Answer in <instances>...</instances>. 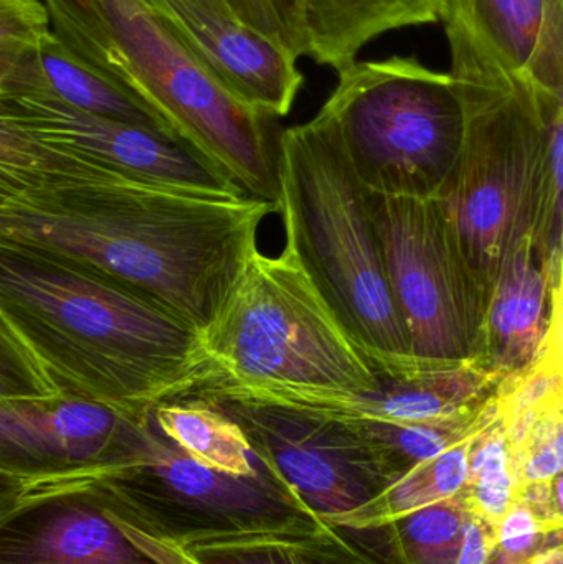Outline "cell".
Segmentation results:
<instances>
[{"label":"cell","instance_id":"cell-1","mask_svg":"<svg viewBox=\"0 0 563 564\" xmlns=\"http://www.w3.org/2000/svg\"><path fill=\"white\" fill-rule=\"evenodd\" d=\"M281 207L122 177L0 122V243L116 282L198 332Z\"/></svg>","mask_w":563,"mask_h":564},{"label":"cell","instance_id":"cell-2","mask_svg":"<svg viewBox=\"0 0 563 564\" xmlns=\"http://www.w3.org/2000/svg\"><path fill=\"white\" fill-rule=\"evenodd\" d=\"M201 332L58 258L0 243V400L82 398L132 414L207 380Z\"/></svg>","mask_w":563,"mask_h":564},{"label":"cell","instance_id":"cell-3","mask_svg":"<svg viewBox=\"0 0 563 564\" xmlns=\"http://www.w3.org/2000/svg\"><path fill=\"white\" fill-rule=\"evenodd\" d=\"M53 32L248 197L281 207L271 118L237 98L144 0H45Z\"/></svg>","mask_w":563,"mask_h":564},{"label":"cell","instance_id":"cell-4","mask_svg":"<svg viewBox=\"0 0 563 564\" xmlns=\"http://www.w3.org/2000/svg\"><path fill=\"white\" fill-rule=\"evenodd\" d=\"M278 169L286 247L377 375L407 377L436 367L413 354L387 274L369 192L321 112L281 132Z\"/></svg>","mask_w":563,"mask_h":564},{"label":"cell","instance_id":"cell-5","mask_svg":"<svg viewBox=\"0 0 563 564\" xmlns=\"http://www.w3.org/2000/svg\"><path fill=\"white\" fill-rule=\"evenodd\" d=\"M201 337L208 360L201 388L329 406L379 387L376 368L286 245L278 257L251 253Z\"/></svg>","mask_w":563,"mask_h":564},{"label":"cell","instance_id":"cell-6","mask_svg":"<svg viewBox=\"0 0 563 564\" xmlns=\"http://www.w3.org/2000/svg\"><path fill=\"white\" fill-rule=\"evenodd\" d=\"M445 29L450 73L465 106V139L439 200L463 258L489 297L512 251L534 241L544 128L529 78L508 72L459 23L446 20Z\"/></svg>","mask_w":563,"mask_h":564},{"label":"cell","instance_id":"cell-7","mask_svg":"<svg viewBox=\"0 0 563 564\" xmlns=\"http://www.w3.org/2000/svg\"><path fill=\"white\" fill-rule=\"evenodd\" d=\"M337 76L320 112L360 185L382 197H442L465 139V106L452 73L392 56L356 62Z\"/></svg>","mask_w":563,"mask_h":564},{"label":"cell","instance_id":"cell-8","mask_svg":"<svg viewBox=\"0 0 563 564\" xmlns=\"http://www.w3.org/2000/svg\"><path fill=\"white\" fill-rule=\"evenodd\" d=\"M79 479L95 484L116 506L184 549L238 536L307 539L324 527L264 467L250 476L212 469L165 440L154 421L139 459Z\"/></svg>","mask_w":563,"mask_h":564},{"label":"cell","instance_id":"cell-9","mask_svg":"<svg viewBox=\"0 0 563 564\" xmlns=\"http://www.w3.org/2000/svg\"><path fill=\"white\" fill-rule=\"evenodd\" d=\"M191 397L237 421L258 464L324 525H340L399 479L386 451L346 414L228 388Z\"/></svg>","mask_w":563,"mask_h":564},{"label":"cell","instance_id":"cell-10","mask_svg":"<svg viewBox=\"0 0 563 564\" xmlns=\"http://www.w3.org/2000/svg\"><path fill=\"white\" fill-rule=\"evenodd\" d=\"M369 195L413 354L425 364H479L489 297L463 258L442 202Z\"/></svg>","mask_w":563,"mask_h":564},{"label":"cell","instance_id":"cell-11","mask_svg":"<svg viewBox=\"0 0 563 564\" xmlns=\"http://www.w3.org/2000/svg\"><path fill=\"white\" fill-rule=\"evenodd\" d=\"M152 411L132 414L82 398L0 400V487L95 476L139 459Z\"/></svg>","mask_w":563,"mask_h":564},{"label":"cell","instance_id":"cell-12","mask_svg":"<svg viewBox=\"0 0 563 564\" xmlns=\"http://www.w3.org/2000/svg\"><path fill=\"white\" fill-rule=\"evenodd\" d=\"M0 121L132 181L210 197H248L181 142L52 96L0 98Z\"/></svg>","mask_w":563,"mask_h":564},{"label":"cell","instance_id":"cell-13","mask_svg":"<svg viewBox=\"0 0 563 564\" xmlns=\"http://www.w3.org/2000/svg\"><path fill=\"white\" fill-rule=\"evenodd\" d=\"M0 564H159L118 525L88 480L0 489Z\"/></svg>","mask_w":563,"mask_h":564},{"label":"cell","instance_id":"cell-14","mask_svg":"<svg viewBox=\"0 0 563 564\" xmlns=\"http://www.w3.org/2000/svg\"><path fill=\"white\" fill-rule=\"evenodd\" d=\"M152 10L240 101L271 119L290 115L304 83L296 56L220 10L192 2Z\"/></svg>","mask_w":563,"mask_h":564},{"label":"cell","instance_id":"cell-15","mask_svg":"<svg viewBox=\"0 0 563 564\" xmlns=\"http://www.w3.org/2000/svg\"><path fill=\"white\" fill-rule=\"evenodd\" d=\"M552 284L534 241L512 251L489 295L479 364L496 377H516L534 367L548 348Z\"/></svg>","mask_w":563,"mask_h":564},{"label":"cell","instance_id":"cell-16","mask_svg":"<svg viewBox=\"0 0 563 564\" xmlns=\"http://www.w3.org/2000/svg\"><path fill=\"white\" fill-rule=\"evenodd\" d=\"M501 383L478 361L436 365L407 377L379 375L372 393L324 408L357 420L435 423L478 413L498 397Z\"/></svg>","mask_w":563,"mask_h":564},{"label":"cell","instance_id":"cell-17","mask_svg":"<svg viewBox=\"0 0 563 564\" xmlns=\"http://www.w3.org/2000/svg\"><path fill=\"white\" fill-rule=\"evenodd\" d=\"M446 0H304L306 56L339 73L390 30L445 19Z\"/></svg>","mask_w":563,"mask_h":564},{"label":"cell","instance_id":"cell-18","mask_svg":"<svg viewBox=\"0 0 563 564\" xmlns=\"http://www.w3.org/2000/svg\"><path fill=\"white\" fill-rule=\"evenodd\" d=\"M544 128V177L534 243L552 288L563 284V12L529 75Z\"/></svg>","mask_w":563,"mask_h":564},{"label":"cell","instance_id":"cell-19","mask_svg":"<svg viewBox=\"0 0 563 564\" xmlns=\"http://www.w3.org/2000/svg\"><path fill=\"white\" fill-rule=\"evenodd\" d=\"M563 0H446L459 23L508 72L529 78L557 22Z\"/></svg>","mask_w":563,"mask_h":564},{"label":"cell","instance_id":"cell-20","mask_svg":"<svg viewBox=\"0 0 563 564\" xmlns=\"http://www.w3.org/2000/svg\"><path fill=\"white\" fill-rule=\"evenodd\" d=\"M469 516L458 496L379 529L337 530L382 564H456Z\"/></svg>","mask_w":563,"mask_h":564},{"label":"cell","instance_id":"cell-21","mask_svg":"<svg viewBox=\"0 0 563 564\" xmlns=\"http://www.w3.org/2000/svg\"><path fill=\"white\" fill-rule=\"evenodd\" d=\"M40 62L42 83L30 96H52L82 111L151 129L177 141L148 106L76 55L55 32L42 43Z\"/></svg>","mask_w":563,"mask_h":564},{"label":"cell","instance_id":"cell-22","mask_svg":"<svg viewBox=\"0 0 563 564\" xmlns=\"http://www.w3.org/2000/svg\"><path fill=\"white\" fill-rule=\"evenodd\" d=\"M152 421L165 440L204 466L231 476H250L260 467L237 421L202 398L159 403Z\"/></svg>","mask_w":563,"mask_h":564},{"label":"cell","instance_id":"cell-23","mask_svg":"<svg viewBox=\"0 0 563 564\" xmlns=\"http://www.w3.org/2000/svg\"><path fill=\"white\" fill-rule=\"evenodd\" d=\"M483 431L466 437L440 456L416 464L393 480L372 502L334 529H379L416 510L458 497L468 482L473 447Z\"/></svg>","mask_w":563,"mask_h":564},{"label":"cell","instance_id":"cell-24","mask_svg":"<svg viewBox=\"0 0 563 564\" xmlns=\"http://www.w3.org/2000/svg\"><path fill=\"white\" fill-rule=\"evenodd\" d=\"M52 32L45 0H0V98L36 91L40 48Z\"/></svg>","mask_w":563,"mask_h":564},{"label":"cell","instance_id":"cell-25","mask_svg":"<svg viewBox=\"0 0 563 564\" xmlns=\"http://www.w3.org/2000/svg\"><path fill=\"white\" fill-rule=\"evenodd\" d=\"M459 496L465 500L469 513L485 520L495 529H498L501 520L518 502L511 446L501 413L476 440L468 482Z\"/></svg>","mask_w":563,"mask_h":564},{"label":"cell","instance_id":"cell-26","mask_svg":"<svg viewBox=\"0 0 563 564\" xmlns=\"http://www.w3.org/2000/svg\"><path fill=\"white\" fill-rule=\"evenodd\" d=\"M197 564H320L303 539L293 536H238L187 546Z\"/></svg>","mask_w":563,"mask_h":564},{"label":"cell","instance_id":"cell-27","mask_svg":"<svg viewBox=\"0 0 563 564\" xmlns=\"http://www.w3.org/2000/svg\"><path fill=\"white\" fill-rule=\"evenodd\" d=\"M228 12L296 56H306L304 0H220Z\"/></svg>","mask_w":563,"mask_h":564},{"label":"cell","instance_id":"cell-28","mask_svg":"<svg viewBox=\"0 0 563 564\" xmlns=\"http://www.w3.org/2000/svg\"><path fill=\"white\" fill-rule=\"evenodd\" d=\"M552 533L524 502L518 500L496 529L498 553L511 564H526L548 546Z\"/></svg>","mask_w":563,"mask_h":564},{"label":"cell","instance_id":"cell-29","mask_svg":"<svg viewBox=\"0 0 563 564\" xmlns=\"http://www.w3.org/2000/svg\"><path fill=\"white\" fill-rule=\"evenodd\" d=\"M96 489H98V487H96ZM99 492H101V490H99ZM101 496L102 499H105L106 506H108L109 513H111L112 519L118 522V525L121 527L122 532H124L139 549L144 550L152 560H155L159 564H197V562L192 558L191 553L187 552V549L171 542V540L164 539V536L159 535V533L152 532L144 523L136 520L131 513L116 506L105 494L101 492Z\"/></svg>","mask_w":563,"mask_h":564},{"label":"cell","instance_id":"cell-30","mask_svg":"<svg viewBox=\"0 0 563 564\" xmlns=\"http://www.w3.org/2000/svg\"><path fill=\"white\" fill-rule=\"evenodd\" d=\"M303 543L320 564H382L331 525H324L316 535L303 539Z\"/></svg>","mask_w":563,"mask_h":564},{"label":"cell","instance_id":"cell-31","mask_svg":"<svg viewBox=\"0 0 563 564\" xmlns=\"http://www.w3.org/2000/svg\"><path fill=\"white\" fill-rule=\"evenodd\" d=\"M518 500L538 516L549 533L563 532V474L541 486L519 490Z\"/></svg>","mask_w":563,"mask_h":564},{"label":"cell","instance_id":"cell-32","mask_svg":"<svg viewBox=\"0 0 563 564\" xmlns=\"http://www.w3.org/2000/svg\"><path fill=\"white\" fill-rule=\"evenodd\" d=\"M498 552L496 529L476 516H469L465 542L456 564H489Z\"/></svg>","mask_w":563,"mask_h":564},{"label":"cell","instance_id":"cell-33","mask_svg":"<svg viewBox=\"0 0 563 564\" xmlns=\"http://www.w3.org/2000/svg\"><path fill=\"white\" fill-rule=\"evenodd\" d=\"M545 355L563 375V284L552 288V317Z\"/></svg>","mask_w":563,"mask_h":564},{"label":"cell","instance_id":"cell-34","mask_svg":"<svg viewBox=\"0 0 563 564\" xmlns=\"http://www.w3.org/2000/svg\"><path fill=\"white\" fill-rule=\"evenodd\" d=\"M526 564H563V532H554L548 546L535 553Z\"/></svg>","mask_w":563,"mask_h":564},{"label":"cell","instance_id":"cell-35","mask_svg":"<svg viewBox=\"0 0 563 564\" xmlns=\"http://www.w3.org/2000/svg\"><path fill=\"white\" fill-rule=\"evenodd\" d=\"M144 2L148 3L151 9H158V7L164 6V3L167 2H192L195 3V6L207 7V9L220 10V12L230 13L220 0H144Z\"/></svg>","mask_w":563,"mask_h":564},{"label":"cell","instance_id":"cell-36","mask_svg":"<svg viewBox=\"0 0 563 564\" xmlns=\"http://www.w3.org/2000/svg\"><path fill=\"white\" fill-rule=\"evenodd\" d=\"M489 564H509V562L501 555V553L496 552L495 558H492Z\"/></svg>","mask_w":563,"mask_h":564}]
</instances>
